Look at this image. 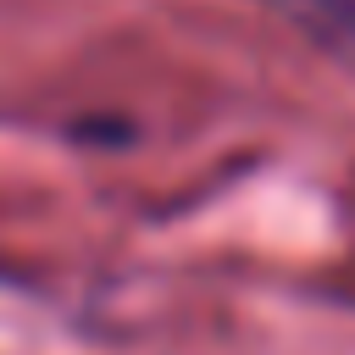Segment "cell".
I'll return each mask as SVG.
<instances>
[{
	"label": "cell",
	"instance_id": "obj_1",
	"mask_svg": "<svg viewBox=\"0 0 355 355\" xmlns=\"http://www.w3.org/2000/svg\"><path fill=\"white\" fill-rule=\"evenodd\" d=\"M277 6L316 50H327L338 67L355 72V0H266Z\"/></svg>",
	"mask_w": 355,
	"mask_h": 355
}]
</instances>
